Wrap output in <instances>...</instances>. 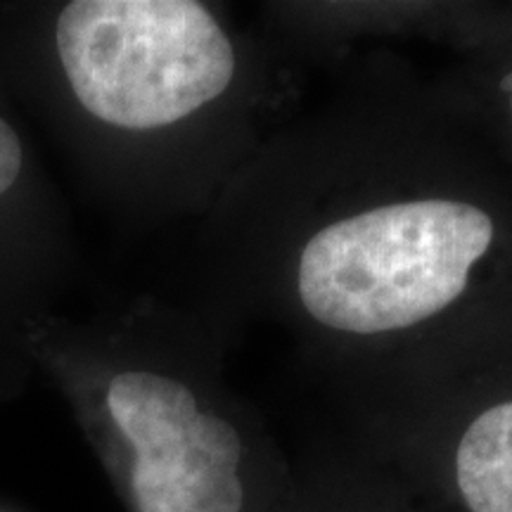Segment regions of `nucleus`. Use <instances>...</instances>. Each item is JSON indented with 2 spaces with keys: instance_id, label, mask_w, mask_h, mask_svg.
<instances>
[{
  "instance_id": "6",
  "label": "nucleus",
  "mask_w": 512,
  "mask_h": 512,
  "mask_svg": "<svg viewBox=\"0 0 512 512\" xmlns=\"http://www.w3.org/2000/svg\"><path fill=\"white\" fill-rule=\"evenodd\" d=\"M290 512H444L351 441L297 467Z\"/></svg>"
},
{
  "instance_id": "2",
  "label": "nucleus",
  "mask_w": 512,
  "mask_h": 512,
  "mask_svg": "<svg viewBox=\"0 0 512 512\" xmlns=\"http://www.w3.org/2000/svg\"><path fill=\"white\" fill-rule=\"evenodd\" d=\"M55 43L83 112L124 136L202 124L256 152L297 112L290 43L197 0H72Z\"/></svg>"
},
{
  "instance_id": "5",
  "label": "nucleus",
  "mask_w": 512,
  "mask_h": 512,
  "mask_svg": "<svg viewBox=\"0 0 512 512\" xmlns=\"http://www.w3.org/2000/svg\"><path fill=\"white\" fill-rule=\"evenodd\" d=\"M460 60L425 79L444 110L512 171V15L489 10Z\"/></svg>"
},
{
  "instance_id": "4",
  "label": "nucleus",
  "mask_w": 512,
  "mask_h": 512,
  "mask_svg": "<svg viewBox=\"0 0 512 512\" xmlns=\"http://www.w3.org/2000/svg\"><path fill=\"white\" fill-rule=\"evenodd\" d=\"M211 370L131 363L105 380L102 413L133 512H290L297 467Z\"/></svg>"
},
{
  "instance_id": "3",
  "label": "nucleus",
  "mask_w": 512,
  "mask_h": 512,
  "mask_svg": "<svg viewBox=\"0 0 512 512\" xmlns=\"http://www.w3.org/2000/svg\"><path fill=\"white\" fill-rule=\"evenodd\" d=\"M330 389L349 441L444 512H512V290Z\"/></svg>"
},
{
  "instance_id": "1",
  "label": "nucleus",
  "mask_w": 512,
  "mask_h": 512,
  "mask_svg": "<svg viewBox=\"0 0 512 512\" xmlns=\"http://www.w3.org/2000/svg\"><path fill=\"white\" fill-rule=\"evenodd\" d=\"M219 202L238 313L323 377L512 290V171L399 62L294 112Z\"/></svg>"
},
{
  "instance_id": "7",
  "label": "nucleus",
  "mask_w": 512,
  "mask_h": 512,
  "mask_svg": "<svg viewBox=\"0 0 512 512\" xmlns=\"http://www.w3.org/2000/svg\"><path fill=\"white\" fill-rule=\"evenodd\" d=\"M19 169H22V145L8 121L0 119V195L15 185Z\"/></svg>"
}]
</instances>
